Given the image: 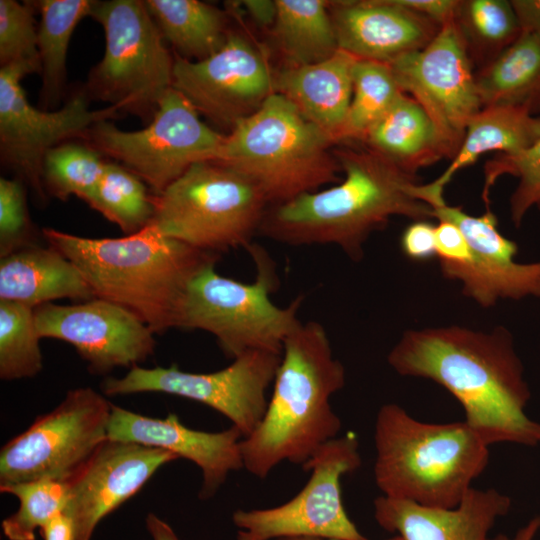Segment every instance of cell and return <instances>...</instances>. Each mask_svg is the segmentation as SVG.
<instances>
[{"label": "cell", "instance_id": "cell-1", "mask_svg": "<svg viewBox=\"0 0 540 540\" xmlns=\"http://www.w3.org/2000/svg\"><path fill=\"white\" fill-rule=\"evenodd\" d=\"M387 360L398 374L430 379L449 391L463 407L464 421L487 445H540V422L525 412L530 389L506 328L409 330Z\"/></svg>", "mask_w": 540, "mask_h": 540}, {"label": "cell", "instance_id": "cell-2", "mask_svg": "<svg viewBox=\"0 0 540 540\" xmlns=\"http://www.w3.org/2000/svg\"><path fill=\"white\" fill-rule=\"evenodd\" d=\"M334 152L344 179L268 207L259 233L290 246L336 245L358 261L368 237L392 217L433 218L431 207L415 194L417 175L368 147Z\"/></svg>", "mask_w": 540, "mask_h": 540}, {"label": "cell", "instance_id": "cell-3", "mask_svg": "<svg viewBox=\"0 0 540 540\" xmlns=\"http://www.w3.org/2000/svg\"><path fill=\"white\" fill-rule=\"evenodd\" d=\"M48 244L82 273L96 298L138 316L156 334L176 327L192 279L219 255L160 234L152 226L120 238H87L44 228Z\"/></svg>", "mask_w": 540, "mask_h": 540}, {"label": "cell", "instance_id": "cell-4", "mask_svg": "<svg viewBox=\"0 0 540 540\" xmlns=\"http://www.w3.org/2000/svg\"><path fill=\"white\" fill-rule=\"evenodd\" d=\"M344 384L325 328L300 322L283 343L266 412L241 441L243 468L264 479L283 461L303 466L337 437L342 423L329 400Z\"/></svg>", "mask_w": 540, "mask_h": 540}, {"label": "cell", "instance_id": "cell-5", "mask_svg": "<svg viewBox=\"0 0 540 540\" xmlns=\"http://www.w3.org/2000/svg\"><path fill=\"white\" fill-rule=\"evenodd\" d=\"M374 443V479L383 495L429 507L458 506L490 457L465 421H419L394 403L379 409Z\"/></svg>", "mask_w": 540, "mask_h": 540}, {"label": "cell", "instance_id": "cell-6", "mask_svg": "<svg viewBox=\"0 0 540 540\" xmlns=\"http://www.w3.org/2000/svg\"><path fill=\"white\" fill-rule=\"evenodd\" d=\"M334 143L275 92L226 134L216 161L251 180L272 206L338 181Z\"/></svg>", "mask_w": 540, "mask_h": 540}, {"label": "cell", "instance_id": "cell-7", "mask_svg": "<svg viewBox=\"0 0 540 540\" xmlns=\"http://www.w3.org/2000/svg\"><path fill=\"white\" fill-rule=\"evenodd\" d=\"M247 248L256 265L255 281L220 275L216 263L206 266L190 282L176 324L209 332L232 359L251 350L282 353L285 339L300 323L297 314L303 302L300 295L286 307L275 305L270 298L277 286L274 264L256 244Z\"/></svg>", "mask_w": 540, "mask_h": 540}, {"label": "cell", "instance_id": "cell-8", "mask_svg": "<svg viewBox=\"0 0 540 540\" xmlns=\"http://www.w3.org/2000/svg\"><path fill=\"white\" fill-rule=\"evenodd\" d=\"M149 224L160 234L218 254L251 245L269 203L247 177L218 161L192 165L153 194Z\"/></svg>", "mask_w": 540, "mask_h": 540}, {"label": "cell", "instance_id": "cell-9", "mask_svg": "<svg viewBox=\"0 0 540 540\" xmlns=\"http://www.w3.org/2000/svg\"><path fill=\"white\" fill-rule=\"evenodd\" d=\"M90 16L105 33V52L84 91L121 112L151 121L172 88L174 56L144 1H95Z\"/></svg>", "mask_w": 540, "mask_h": 540}, {"label": "cell", "instance_id": "cell-10", "mask_svg": "<svg viewBox=\"0 0 540 540\" xmlns=\"http://www.w3.org/2000/svg\"><path fill=\"white\" fill-rule=\"evenodd\" d=\"M225 138L226 134L205 124L194 106L172 87L145 128L125 131L104 120L95 124L83 141L159 194L192 165L216 161Z\"/></svg>", "mask_w": 540, "mask_h": 540}, {"label": "cell", "instance_id": "cell-11", "mask_svg": "<svg viewBox=\"0 0 540 540\" xmlns=\"http://www.w3.org/2000/svg\"><path fill=\"white\" fill-rule=\"evenodd\" d=\"M112 404L89 387L69 390L0 452V487L21 482H70L108 439Z\"/></svg>", "mask_w": 540, "mask_h": 540}, {"label": "cell", "instance_id": "cell-12", "mask_svg": "<svg viewBox=\"0 0 540 540\" xmlns=\"http://www.w3.org/2000/svg\"><path fill=\"white\" fill-rule=\"evenodd\" d=\"M362 460L359 441L347 432L324 444L302 467L311 475L291 500L267 509L236 510L232 520L237 540L319 537L368 540L347 515L341 479L357 470Z\"/></svg>", "mask_w": 540, "mask_h": 540}, {"label": "cell", "instance_id": "cell-13", "mask_svg": "<svg viewBox=\"0 0 540 540\" xmlns=\"http://www.w3.org/2000/svg\"><path fill=\"white\" fill-rule=\"evenodd\" d=\"M40 73L29 63L0 68V152L5 165L14 169L44 202L42 164L53 147L73 139H85L98 122L114 119L121 111L115 106L91 110L86 92L78 91L60 109L36 108L21 85L24 76Z\"/></svg>", "mask_w": 540, "mask_h": 540}, {"label": "cell", "instance_id": "cell-14", "mask_svg": "<svg viewBox=\"0 0 540 540\" xmlns=\"http://www.w3.org/2000/svg\"><path fill=\"white\" fill-rule=\"evenodd\" d=\"M282 353L251 350L233 359L224 369L210 373L186 372L169 367L134 366L122 378H107V395L160 392L203 403L232 422L243 438L262 420L268 405L267 390L273 384Z\"/></svg>", "mask_w": 540, "mask_h": 540}, {"label": "cell", "instance_id": "cell-15", "mask_svg": "<svg viewBox=\"0 0 540 540\" xmlns=\"http://www.w3.org/2000/svg\"><path fill=\"white\" fill-rule=\"evenodd\" d=\"M389 66L401 91L433 122L451 160L469 121L483 107L473 62L455 18L442 25L425 47Z\"/></svg>", "mask_w": 540, "mask_h": 540}, {"label": "cell", "instance_id": "cell-16", "mask_svg": "<svg viewBox=\"0 0 540 540\" xmlns=\"http://www.w3.org/2000/svg\"><path fill=\"white\" fill-rule=\"evenodd\" d=\"M444 191L427 184L415 187L416 196L432 209L434 219L453 222L463 233L470 258L457 265H440L446 278L458 280L463 293L483 307L499 299L540 297V261L516 262L518 245L502 235L492 211L479 216L465 212L461 206L446 203Z\"/></svg>", "mask_w": 540, "mask_h": 540}, {"label": "cell", "instance_id": "cell-17", "mask_svg": "<svg viewBox=\"0 0 540 540\" xmlns=\"http://www.w3.org/2000/svg\"><path fill=\"white\" fill-rule=\"evenodd\" d=\"M172 87L214 124L230 131L275 93V76L249 39L229 32L224 45L200 61L174 54Z\"/></svg>", "mask_w": 540, "mask_h": 540}, {"label": "cell", "instance_id": "cell-18", "mask_svg": "<svg viewBox=\"0 0 540 540\" xmlns=\"http://www.w3.org/2000/svg\"><path fill=\"white\" fill-rule=\"evenodd\" d=\"M34 316L40 338L71 344L94 374L138 366L154 353L150 327L131 311L101 298L73 305L46 303L34 309Z\"/></svg>", "mask_w": 540, "mask_h": 540}, {"label": "cell", "instance_id": "cell-19", "mask_svg": "<svg viewBox=\"0 0 540 540\" xmlns=\"http://www.w3.org/2000/svg\"><path fill=\"white\" fill-rule=\"evenodd\" d=\"M173 453L136 443L107 439L70 481L63 514L72 523L74 540H91L97 524L134 496Z\"/></svg>", "mask_w": 540, "mask_h": 540}, {"label": "cell", "instance_id": "cell-20", "mask_svg": "<svg viewBox=\"0 0 540 540\" xmlns=\"http://www.w3.org/2000/svg\"><path fill=\"white\" fill-rule=\"evenodd\" d=\"M108 439L164 449L192 461L202 471L201 499L213 497L230 472L243 468V436L234 426L220 432L194 430L176 414L152 418L113 405Z\"/></svg>", "mask_w": 540, "mask_h": 540}, {"label": "cell", "instance_id": "cell-21", "mask_svg": "<svg viewBox=\"0 0 540 540\" xmlns=\"http://www.w3.org/2000/svg\"><path fill=\"white\" fill-rule=\"evenodd\" d=\"M330 14L339 49L387 64L425 47L441 27L396 0L340 1Z\"/></svg>", "mask_w": 540, "mask_h": 540}, {"label": "cell", "instance_id": "cell-22", "mask_svg": "<svg viewBox=\"0 0 540 540\" xmlns=\"http://www.w3.org/2000/svg\"><path fill=\"white\" fill-rule=\"evenodd\" d=\"M511 499L496 489L471 488L458 506L439 508L381 495L374 517L403 540H490L495 522L511 508Z\"/></svg>", "mask_w": 540, "mask_h": 540}, {"label": "cell", "instance_id": "cell-23", "mask_svg": "<svg viewBox=\"0 0 540 540\" xmlns=\"http://www.w3.org/2000/svg\"><path fill=\"white\" fill-rule=\"evenodd\" d=\"M356 60L338 49L321 62L289 66L275 76V92L336 143L351 103L352 68Z\"/></svg>", "mask_w": 540, "mask_h": 540}, {"label": "cell", "instance_id": "cell-24", "mask_svg": "<svg viewBox=\"0 0 540 540\" xmlns=\"http://www.w3.org/2000/svg\"><path fill=\"white\" fill-rule=\"evenodd\" d=\"M62 298H96L75 264L52 246L31 245L0 259V300L35 309Z\"/></svg>", "mask_w": 540, "mask_h": 540}, {"label": "cell", "instance_id": "cell-25", "mask_svg": "<svg viewBox=\"0 0 540 540\" xmlns=\"http://www.w3.org/2000/svg\"><path fill=\"white\" fill-rule=\"evenodd\" d=\"M361 141L411 175L448 158L433 122L405 93L400 94Z\"/></svg>", "mask_w": 540, "mask_h": 540}, {"label": "cell", "instance_id": "cell-26", "mask_svg": "<svg viewBox=\"0 0 540 540\" xmlns=\"http://www.w3.org/2000/svg\"><path fill=\"white\" fill-rule=\"evenodd\" d=\"M540 136V116L510 105L484 106L469 121L462 144L443 173L431 183L443 189L458 171L489 152L512 154L528 148Z\"/></svg>", "mask_w": 540, "mask_h": 540}, {"label": "cell", "instance_id": "cell-27", "mask_svg": "<svg viewBox=\"0 0 540 540\" xmlns=\"http://www.w3.org/2000/svg\"><path fill=\"white\" fill-rule=\"evenodd\" d=\"M484 106L522 107L540 114V36L521 32L494 61L476 72Z\"/></svg>", "mask_w": 540, "mask_h": 540}, {"label": "cell", "instance_id": "cell-28", "mask_svg": "<svg viewBox=\"0 0 540 540\" xmlns=\"http://www.w3.org/2000/svg\"><path fill=\"white\" fill-rule=\"evenodd\" d=\"M165 42L175 55L200 61L217 52L229 32L225 14L198 0H145Z\"/></svg>", "mask_w": 540, "mask_h": 540}, {"label": "cell", "instance_id": "cell-29", "mask_svg": "<svg viewBox=\"0 0 540 540\" xmlns=\"http://www.w3.org/2000/svg\"><path fill=\"white\" fill-rule=\"evenodd\" d=\"M276 6L273 33L290 66L321 62L339 49L326 1L276 0Z\"/></svg>", "mask_w": 540, "mask_h": 540}, {"label": "cell", "instance_id": "cell-30", "mask_svg": "<svg viewBox=\"0 0 540 540\" xmlns=\"http://www.w3.org/2000/svg\"><path fill=\"white\" fill-rule=\"evenodd\" d=\"M95 1H33L40 14L38 52L42 88L40 103L45 110L54 108L62 99L66 81V59L72 34L84 17L90 16Z\"/></svg>", "mask_w": 540, "mask_h": 540}, {"label": "cell", "instance_id": "cell-31", "mask_svg": "<svg viewBox=\"0 0 540 540\" xmlns=\"http://www.w3.org/2000/svg\"><path fill=\"white\" fill-rule=\"evenodd\" d=\"M455 22L479 70L521 34L514 8L507 0H459Z\"/></svg>", "mask_w": 540, "mask_h": 540}, {"label": "cell", "instance_id": "cell-32", "mask_svg": "<svg viewBox=\"0 0 540 540\" xmlns=\"http://www.w3.org/2000/svg\"><path fill=\"white\" fill-rule=\"evenodd\" d=\"M145 184L121 164L107 161L86 203L130 235L146 228L153 218V195L148 193Z\"/></svg>", "mask_w": 540, "mask_h": 540}, {"label": "cell", "instance_id": "cell-33", "mask_svg": "<svg viewBox=\"0 0 540 540\" xmlns=\"http://www.w3.org/2000/svg\"><path fill=\"white\" fill-rule=\"evenodd\" d=\"M352 84L351 103L338 142L362 140L403 93L389 64L377 61L357 59L352 68Z\"/></svg>", "mask_w": 540, "mask_h": 540}, {"label": "cell", "instance_id": "cell-34", "mask_svg": "<svg viewBox=\"0 0 540 540\" xmlns=\"http://www.w3.org/2000/svg\"><path fill=\"white\" fill-rule=\"evenodd\" d=\"M107 161L87 142L66 141L51 148L42 164L46 194L60 200L75 195L87 201L96 189Z\"/></svg>", "mask_w": 540, "mask_h": 540}, {"label": "cell", "instance_id": "cell-35", "mask_svg": "<svg viewBox=\"0 0 540 540\" xmlns=\"http://www.w3.org/2000/svg\"><path fill=\"white\" fill-rule=\"evenodd\" d=\"M34 309L0 300V377L16 380L37 375L43 366Z\"/></svg>", "mask_w": 540, "mask_h": 540}, {"label": "cell", "instance_id": "cell-36", "mask_svg": "<svg viewBox=\"0 0 540 540\" xmlns=\"http://www.w3.org/2000/svg\"><path fill=\"white\" fill-rule=\"evenodd\" d=\"M0 490L19 501L18 510L2 522L9 540H35L36 529L64 513L69 500L68 483L53 480L21 482L1 486Z\"/></svg>", "mask_w": 540, "mask_h": 540}, {"label": "cell", "instance_id": "cell-37", "mask_svg": "<svg viewBox=\"0 0 540 540\" xmlns=\"http://www.w3.org/2000/svg\"><path fill=\"white\" fill-rule=\"evenodd\" d=\"M503 175L518 178L509 201L511 221L518 228L531 209L540 211V136L528 148L512 154L499 153L485 163L482 199L486 209L490 208L491 187Z\"/></svg>", "mask_w": 540, "mask_h": 540}, {"label": "cell", "instance_id": "cell-38", "mask_svg": "<svg viewBox=\"0 0 540 540\" xmlns=\"http://www.w3.org/2000/svg\"><path fill=\"white\" fill-rule=\"evenodd\" d=\"M33 2L0 0V63H29L41 73Z\"/></svg>", "mask_w": 540, "mask_h": 540}, {"label": "cell", "instance_id": "cell-39", "mask_svg": "<svg viewBox=\"0 0 540 540\" xmlns=\"http://www.w3.org/2000/svg\"><path fill=\"white\" fill-rule=\"evenodd\" d=\"M24 182L0 179V256L34 245Z\"/></svg>", "mask_w": 540, "mask_h": 540}, {"label": "cell", "instance_id": "cell-40", "mask_svg": "<svg viewBox=\"0 0 540 540\" xmlns=\"http://www.w3.org/2000/svg\"><path fill=\"white\" fill-rule=\"evenodd\" d=\"M436 256L440 265H457L470 258L468 243L453 222L441 219L435 227Z\"/></svg>", "mask_w": 540, "mask_h": 540}, {"label": "cell", "instance_id": "cell-41", "mask_svg": "<svg viewBox=\"0 0 540 540\" xmlns=\"http://www.w3.org/2000/svg\"><path fill=\"white\" fill-rule=\"evenodd\" d=\"M435 227L428 220L408 225L400 239L403 253L413 261H427L436 256Z\"/></svg>", "mask_w": 540, "mask_h": 540}, {"label": "cell", "instance_id": "cell-42", "mask_svg": "<svg viewBox=\"0 0 540 540\" xmlns=\"http://www.w3.org/2000/svg\"><path fill=\"white\" fill-rule=\"evenodd\" d=\"M396 2L440 26L455 18L459 4V0H396Z\"/></svg>", "mask_w": 540, "mask_h": 540}, {"label": "cell", "instance_id": "cell-43", "mask_svg": "<svg viewBox=\"0 0 540 540\" xmlns=\"http://www.w3.org/2000/svg\"><path fill=\"white\" fill-rule=\"evenodd\" d=\"M521 32L540 36V0H511Z\"/></svg>", "mask_w": 540, "mask_h": 540}, {"label": "cell", "instance_id": "cell-44", "mask_svg": "<svg viewBox=\"0 0 540 540\" xmlns=\"http://www.w3.org/2000/svg\"><path fill=\"white\" fill-rule=\"evenodd\" d=\"M242 3L247 13L258 25L273 26L277 14L276 0H245Z\"/></svg>", "mask_w": 540, "mask_h": 540}, {"label": "cell", "instance_id": "cell-45", "mask_svg": "<svg viewBox=\"0 0 540 540\" xmlns=\"http://www.w3.org/2000/svg\"><path fill=\"white\" fill-rule=\"evenodd\" d=\"M44 540H74L71 520L59 514L40 529Z\"/></svg>", "mask_w": 540, "mask_h": 540}, {"label": "cell", "instance_id": "cell-46", "mask_svg": "<svg viewBox=\"0 0 540 540\" xmlns=\"http://www.w3.org/2000/svg\"><path fill=\"white\" fill-rule=\"evenodd\" d=\"M146 526L153 540H181L165 521L153 513L147 515Z\"/></svg>", "mask_w": 540, "mask_h": 540}, {"label": "cell", "instance_id": "cell-47", "mask_svg": "<svg viewBox=\"0 0 540 540\" xmlns=\"http://www.w3.org/2000/svg\"><path fill=\"white\" fill-rule=\"evenodd\" d=\"M540 532V515L532 517L525 525L520 527L513 536L498 534L490 540H535Z\"/></svg>", "mask_w": 540, "mask_h": 540}, {"label": "cell", "instance_id": "cell-48", "mask_svg": "<svg viewBox=\"0 0 540 540\" xmlns=\"http://www.w3.org/2000/svg\"><path fill=\"white\" fill-rule=\"evenodd\" d=\"M277 540H338V539L319 538V537H285V538H280ZM386 540H403V539L399 535H396Z\"/></svg>", "mask_w": 540, "mask_h": 540}]
</instances>
